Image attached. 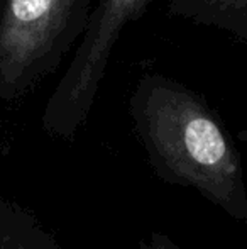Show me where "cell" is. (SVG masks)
I'll list each match as a JSON object with an SVG mask.
<instances>
[{
	"instance_id": "cell-1",
	"label": "cell",
	"mask_w": 247,
	"mask_h": 249,
	"mask_svg": "<svg viewBox=\"0 0 247 249\" xmlns=\"http://www.w3.org/2000/svg\"><path fill=\"white\" fill-rule=\"evenodd\" d=\"M90 14L92 0H2L0 93L16 97L56 71Z\"/></svg>"
},
{
	"instance_id": "cell-2",
	"label": "cell",
	"mask_w": 247,
	"mask_h": 249,
	"mask_svg": "<svg viewBox=\"0 0 247 249\" xmlns=\"http://www.w3.org/2000/svg\"><path fill=\"white\" fill-rule=\"evenodd\" d=\"M152 0H99L82 41L51 100V112L68 121L85 114L112 58L120 34L146 12Z\"/></svg>"
},
{
	"instance_id": "cell-3",
	"label": "cell",
	"mask_w": 247,
	"mask_h": 249,
	"mask_svg": "<svg viewBox=\"0 0 247 249\" xmlns=\"http://www.w3.org/2000/svg\"><path fill=\"white\" fill-rule=\"evenodd\" d=\"M168 14L247 43V0H169Z\"/></svg>"
}]
</instances>
